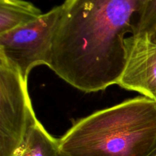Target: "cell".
Here are the masks:
<instances>
[{"label":"cell","instance_id":"277c9868","mask_svg":"<svg viewBox=\"0 0 156 156\" xmlns=\"http://www.w3.org/2000/svg\"><path fill=\"white\" fill-rule=\"evenodd\" d=\"M36 117L27 81L0 56V156H13Z\"/></svg>","mask_w":156,"mask_h":156},{"label":"cell","instance_id":"5b68a950","mask_svg":"<svg viewBox=\"0 0 156 156\" xmlns=\"http://www.w3.org/2000/svg\"><path fill=\"white\" fill-rule=\"evenodd\" d=\"M126 63L117 85L156 102V43L148 34L126 39Z\"/></svg>","mask_w":156,"mask_h":156},{"label":"cell","instance_id":"ba28073f","mask_svg":"<svg viewBox=\"0 0 156 156\" xmlns=\"http://www.w3.org/2000/svg\"><path fill=\"white\" fill-rule=\"evenodd\" d=\"M156 28V0H148L139 24L137 34H151Z\"/></svg>","mask_w":156,"mask_h":156},{"label":"cell","instance_id":"30bf717a","mask_svg":"<svg viewBox=\"0 0 156 156\" xmlns=\"http://www.w3.org/2000/svg\"><path fill=\"white\" fill-rule=\"evenodd\" d=\"M149 35H150V37L151 39H152V41H153V42L156 43V28L154 30V31Z\"/></svg>","mask_w":156,"mask_h":156},{"label":"cell","instance_id":"8fae6325","mask_svg":"<svg viewBox=\"0 0 156 156\" xmlns=\"http://www.w3.org/2000/svg\"><path fill=\"white\" fill-rule=\"evenodd\" d=\"M59 156H64V155H62V154L60 153V154H59Z\"/></svg>","mask_w":156,"mask_h":156},{"label":"cell","instance_id":"3957f363","mask_svg":"<svg viewBox=\"0 0 156 156\" xmlns=\"http://www.w3.org/2000/svg\"><path fill=\"white\" fill-rule=\"evenodd\" d=\"M62 5L53 8L36 21L0 34V56L27 81L30 71L40 65L50 68Z\"/></svg>","mask_w":156,"mask_h":156},{"label":"cell","instance_id":"9c48e42d","mask_svg":"<svg viewBox=\"0 0 156 156\" xmlns=\"http://www.w3.org/2000/svg\"><path fill=\"white\" fill-rule=\"evenodd\" d=\"M146 156H156V143L155 146H153V148L151 149L150 152H149V154Z\"/></svg>","mask_w":156,"mask_h":156},{"label":"cell","instance_id":"6da1fadb","mask_svg":"<svg viewBox=\"0 0 156 156\" xmlns=\"http://www.w3.org/2000/svg\"><path fill=\"white\" fill-rule=\"evenodd\" d=\"M148 0H65L50 68L74 88L96 92L117 85L126 35L136 34Z\"/></svg>","mask_w":156,"mask_h":156},{"label":"cell","instance_id":"52a82bcc","mask_svg":"<svg viewBox=\"0 0 156 156\" xmlns=\"http://www.w3.org/2000/svg\"><path fill=\"white\" fill-rule=\"evenodd\" d=\"M43 13L25 0H0V34L36 21Z\"/></svg>","mask_w":156,"mask_h":156},{"label":"cell","instance_id":"7a4b0ae2","mask_svg":"<svg viewBox=\"0 0 156 156\" xmlns=\"http://www.w3.org/2000/svg\"><path fill=\"white\" fill-rule=\"evenodd\" d=\"M156 143V102L125 101L74 122L59 139L64 156H146Z\"/></svg>","mask_w":156,"mask_h":156},{"label":"cell","instance_id":"8992f818","mask_svg":"<svg viewBox=\"0 0 156 156\" xmlns=\"http://www.w3.org/2000/svg\"><path fill=\"white\" fill-rule=\"evenodd\" d=\"M59 139L54 138L35 117L13 156H59Z\"/></svg>","mask_w":156,"mask_h":156}]
</instances>
